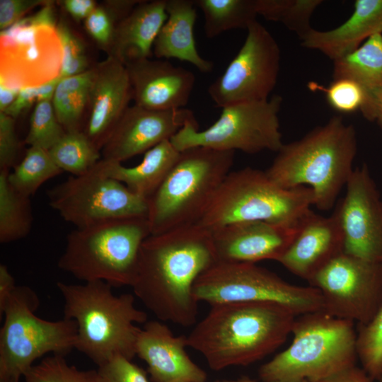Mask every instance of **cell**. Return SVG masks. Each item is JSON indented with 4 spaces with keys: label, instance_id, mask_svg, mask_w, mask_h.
I'll return each instance as SVG.
<instances>
[{
    "label": "cell",
    "instance_id": "obj_7",
    "mask_svg": "<svg viewBox=\"0 0 382 382\" xmlns=\"http://www.w3.org/2000/svg\"><path fill=\"white\" fill-rule=\"evenodd\" d=\"M234 154L204 146L180 151L170 173L148 201L151 234L197 224L231 172Z\"/></svg>",
    "mask_w": 382,
    "mask_h": 382
},
{
    "label": "cell",
    "instance_id": "obj_29",
    "mask_svg": "<svg viewBox=\"0 0 382 382\" xmlns=\"http://www.w3.org/2000/svg\"><path fill=\"white\" fill-rule=\"evenodd\" d=\"M10 171L0 170V243H8L26 237L33 216L30 197L16 191L8 181Z\"/></svg>",
    "mask_w": 382,
    "mask_h": 382
},
{
    "label": "cell",
    "instance_id": "obj_3",
    "mask_svg": "<svg viewBox=\"0 0 382 382\" xmlns=\"http://www.w3.org/2000/svg\"><path fill=\"white\" fill-rule=\"evenodd\" d=\"M357 152L354 127L334 116L300 139L284 144L265 173L284 189L311 188L313 205L328 211L335 207L354 169Z\"/></svg>",
    "mask_w": 382,
    "mask_h": 382
},
{
    "label": "cell",
    "instance_id": "obj_50",
    "mask_svg": "<svg viewBox=\"0 0 382 382\" xmlns=\"http://www.w3.org/2000/svg\"><path fill=\"white\" fill-rule=\"evenodd\" d=\"M379 380H380L381 382H382V375H381V376L380 377Z\"/></svg>",
    "mask_w": 382,
    "mask_h": 382
},
{
    "label": "cell",
    "instance_id": "obj_33",
    "mask_svg": "<svg viewBox=\"0 0 382 382\" xmlns=\"http://www.w3.org/2000/svg\"><path fill=\"white\" fill-rule=\"evenodd\" d=\"M321 0H256L257 15L278 22L301 40L311 29V17Z\"/></svg>",
    "mask_w": 382,
    "mask_h": 382
},
{
    "label": "cell",
    "instance_id": "obj_20",
    "mask_svg": "<svg viewBox=\"0 0 382 382\" xmlns=\"http://www.w3.org/2000/svg\"><path fill=\"white\" fill-rule=\"evenodd\" d=\"M93 69L89 91V117L85 133L100 150L129 107L132 92L125 65L109 55Z\"/></svg>",
    "mask_w": 382,
    "mask_h": 382
},
{
    "label": "cell",
    "instance_id": "obj_41",
    "mask_svg": "<svg viewBox=\"0 0 382 382\" xmlns=\"http://www.w3.org/2000/svg\"><path fill=\"white\" fill-rule=\"evenodd\" d=\"M118 18L104 7L97 6L84 21L88 33L100 46H111L115 33V19Z\"/></svg>",
    "mask_w": 382,
    "mask_h": 382
},
{
    "label": "cell",
    "instance_id": "obj_46",
    "mask_svg": "<svg viewBox=\"0 0 382 382\" xmlns=\"http://www.w3.org/2000/svg\"><path fill=\"white\" fill-rule=\"evenodd\" d=\"M372 381L363 369L353 365L319 382H372Z\"/></svg>",
    "mask_w": 382,
    "mask_h": 382
},
{
    "label": "cell",
    "instance_id": "obj_44",
    "mask_svg": "<svg viewBox=\"0 0 382 382\" xmlns=\"http://www.w3.org/2000/svg\"><path fill=\"white\" fill-rule=\"evenodd\" d=\"M64 8L76 21L86 20L98 6L93 0H64L60 1Z\"/></svg>",
    "mask_w": 382,
    "mask_h": 382
},
{
    "label": "cell",
    "instance_id": "obj_34",
    "mask_svg": "<svg viewBox=\"0 0 382 382\" xmlns=\"http://www.w3.org/2000/svg\"><path fill=\"white\" fill-rule=\"evenodd\" d=\"M23 378L25 382H105L98 370H79L60 354L45 357L33 365Z\"/></svg>",
    "mask_w": 382,
    "mask_h": 382
},
{
    "label": "cell",
    "instance_id": "obj_30",
    "mask_svg": "<svg viewBox=\"0 0 382 382\" xmlns=\"http://www.w3.org/2000/svg\"><path fill=\"white\" fill-rule=\"evenodd\" d=\"M93 69L61 78L52 99L58 121L66 132L80 129L79 123L88 104Z\"/></svg>",
    "mask_w": 382,
    "mask_h": 382
},
{
    "label": "cell",
    "instance_id": "obj_48",
    "mask_svg": "<svg viewBox=\"0 0 382 382\" xmlns=\"http://www.w3.org/2000/svg\"><path fill=\"white\" fill-rule=\"evenodd\" d=\"M224 382H257L254 380H252L249 378H247V377H243V378H238V379H236V380H233V381H225ZM302 382H309L308 381H303Z\"/></svg>",
    "mask_w": 382,
    "mask_h": 382
},
{
    "label": "cell",
    "instance_id": "obj_26",
    "mask_svg": "<svg viewBox=\"0 0 382 382\" xmlns=\"http://www.w3.org/2000/svg\"><path fill=\"white\" fill-rule=\"evenodd\" d=\"M332 79H349L366 95L361 111L370 121L376 120L382 99V33L369 37L352 52L333 61Z\"/></svg>",
    "mask_w": 382,
    "mask_h": 382
},
{
    "label": "cell",
    "instance_id": "obj_35",
    "mask_svg": "<svg viewBox=\"0 0 382 382\" xmlns=\"http://www.w3.org/2000/svg\"><path fill=\"white\" fill-rule=\"evenodd\" d=\"M357 352L363 369L372 380L382 375V303L369 322L359 325Z\"/></svg>",
    "mask_w": 382,
    "mask_h": 382
},
{
    "label": "cell",
    "instance_id": "obj_1",
    "mask_svg": "<svg viewBox=\"0 0 382 382\" xmlns=\"http://www.w3.org/2000/svg\"><path fill=\"white\" fill-rule=\"evenodd\" d=\"M215 262L211 231L199 224L151 234L141 246L131 287L158 320L188 327L198 315L195 283Z\"/></svg>",
    "mask_w": 382,
    "mask_h": 382
},
{
    "label": "cell",
    "instance_id": "obj_51",
    "mask_svg": "<svg viewBox=\"0 0 382 382\" xmlns=\"http://www.w3.org/2000/svg\"><path fill=\"white\" fill-rule=\"evenodd\" d=\"M216 382H219V381H216Z\"/></svg>",
    "mask_w": 382,
    "mask_h": 382
},
{
    "label": "cell",
    "instance_id": "obj_16",
    "mask_svg": "<svg viewBox=\"0 0 382 382\" xmlns=\"http://www.w3.org/2000/svg\"><path fill=\"white\" fill-rule=\"evenodd\" d=\"M333 212L342 233L343 253L382 263V199L366 164L354 169Z\"/></svg>",
    "mask_w": 382,
    "mask_h": 382
},
{
    "label": "cell",
    "instance_id": "obj_37",
    "mask_svg": "<svg viewBox=\"0 0 382 382\" xmlns=\"http://www.w3.org/2000/svg\"><path fill=\"white\" fill-rule=\"evenodd\" d=\"M308 86L311 89L324 92L329 105L340 113L361 112L366 103L364 88L349 79H334L327 87L313 82Z\"/></svg>",
    "mask_w": 382,
    "mask_h": 382
},
{
    "label": "cell",
    "instance_id": "obj_12",
    "mask_svg": "<svg viewBox=\"0 0 382 382\" xmlns=\"http://www.w3.org/2000/svg\"><path fill=\"white\" fill-rule=\"evenodd\" d=\"M282 100L274 95L267 100L226 106L207 129L199 131L198 125L187 123L170 141L178 151L204 146L247 154L277 152L284 144L279 120Z\"/></svg>",
    "mask_w": 382,
    "mask_h": 382
},
{
    "label": "cell",
    "instance_id": "obj_19",
    "mask_svg": "<svg viewBox=\"0 0 382 382\" xmlns=\"http://www.w3.org/2000/svg\"><path fill=\"white\" fill-rule=\"evenodd\" d=\"M125 66L134 104L150 110L183 108L195 83L194 74L168 60H132Z\"/></svg>",
    "mask_w": 382,
    "mask_h": 382
},
{
    "label": "cell",
    "instance_id": "obj_9",
    "mask_svg": "<svg viewBox=\"0 0 382 382\" xmlns=\"http://www.w3.org/2000/svg\"><path fill=\"white\" fill-rule=\"evenodd\" d=\"M37 294L17 286L4 309L0 330V382H19L37 359L48 353L65 356L75 349L74 320L42 319L35 314Z\"/></svg>",
    "mask_w": 382,
    "mask_h": 382
},
{
    "label": "cell",
    "instance_id": "obj_5",
    "mask_svg": "<svg viewBox=\"0 0 382 382\" xmlns=\"http://www.w3.org/2000/svg\"><path fill=\"white\" fill-rule=\"evenodd\" d=\"M291 333L290 345L260 368L262 382H319L355 365L353 322L319 311L296 316Z\"/></svg>",
    "mask_w": 382,
    "mask_h": 382
},
{
    "label": "cell",
    "instance_id": "obj_38",
    "mask_svg": "<svg viewBox=\"0 0 382 382\" xmlns=\"http://www.w3.org/2000/svg\"><path fill=\"white\" fill-rule=\"evenodd\" d=\"M57 29L63 54L60 77L72 76L88 71V58L81 40L64 21L57 23Z\"/></svg>",
    "mask_w": 382,
    "mask_h": 382
},
{
    "label": "cell",
    "instance_id": "obj_31",
    "mask_svg": "<svg viewBox=\"0 0 382 382\" xmlns=\"http://www.w3.org/2000/svg\"><path fill=\"white\" fill-rule=\"evenodd\" d=\"M48 152L56 165L71 175L87 173L102 158L100 150L80 129L66 132Z\"/></svg>",
    "mask_w": 382,
    "mask_h": 382
},
{
    "label": "cell",
    "instance_id": "obj_47",
    "mask_svg": "<svg viewBox=\"0 0 382 382\" xmlns=\"http://www.w3.org/2000/svg\"><path fill=\"white\" fill-rule=\"evenodd\" d=\"M20 90L0 85V112H4L14 102Z\"/></svg>",
    "mask_w": 382,
    "mask_h": 382
},
{
    "label": "cell",
    "instance_id": "obj_23",
    "mask_svg": "<svg viewBox=\"0 0 382 382\" xmlns=\"http://www.w3.org/2000/svg\"><path fill=\"white\" fill-rule=\"evenodd\" d=\"M376 33H382V0H357L352 14L342 25L330 30L312 28L301 41L303 47L318 50L335 61Z\"/></svg>",
    "mask_w": 382,
    "mask_h": 382
},
{
    "label": "cell",
    "instance_id": "obj_32",
    "mask_svg": "<svg viewBox=\"0 0 382 382\" xmlns=\"http://www.w3.org/2000/svg\"><path fill=\"white\" fill-rule=\"evenodd\" d=\"M62 173L47 150L30 146L22 161L8 173V181L16 191L30 198L42 184Z\"/></svg>",
    "mask_w": 382,
    "mask_h": 382
},
{
    "label": "cell",
    "instance_id": "obj_22",
    "mask_svg": "<svg viewBox=\"0 0 382 382\" xmlns=\"http://www.w3.org/2000/svg\"><path fill=\"white\" fill-rule=\"evenodd\" d=\"M342 253V233L335 213L323 216L311 209L294 241L277 262L308 282Z\"/></svg>",
    "mask_w": 382,
    "mask_h": 382
},
{
    "label": "cell",
    "instance_id": "obj_13",
    "mask_svg": "<svg viewBox=\"0 0 382 382\" xmlns=\"http://www.w3.org/2000/svg\"><path fill=\"white\" fill-rule=\"evenodd\" d=\"M47 195L51 208L76 228L115 218L147 217L148 200L106 175L99 161L87 173L50 188Z\"/></svg>",
    "mask_w": 382,
    "mask_h": 382
},
{
    "label": "cell",
    "instance_id": "obj_27",
    "mask_svg": "<svg viewBox=\"0 0 382 382\" xmlns=\"http://www.w3.org/2000/svg\"><path fill=\"white\" fill-rule=\"evenodd\" d=\"M179 154L170 141L166 140L145 152L141 163L135 166L125 167L121 163L103 158L99 164L106 175L149 201L170 173Z\"/></svg>",
    "mask_w": 382,
    "mask_h": 382
},
{
    "label": "cell",
    "instance_id": "obj_17",
    "mask_svg": "<svg viewBox=\"0 0 382 382\" xmlns=\"http://www.w3.org/2000/svg\"><path fill=\"white\" fill-rule=\"evenodd\" d=\"M198 125L187 108L150 110L129 106L101 149L102 158L121 163L170 139L186 124Z\"/></svg>",
    "mask_w": 382,
    "mask_h": 382
},
{
    "label": "cell",
    "instance_id": "obj_45",
    "mask_svg": "<svg viewBox=\"0 0 382 382\" xmlns=\"http://www.w3.org/2000/svg\"><path fill=\"white\" fill-rule=\"evenodd\" d=\"M15 279L5 265H0V316L4 309L16 287Z\"/></svg>",
    "mask_w": 382,
    "mask_h": 382
},
{
    "label": "cell",
    "instance_id": "obj_8",
    "mask_svg": "<svg viewBox=\"0 0 382 382\" xmlns=\"http://www.w3.org/2000/svg\"><path fill=\"white\" fill-rule=\"evenodd\" d=\"M312 205L311 188L284 189L265 171L246 167L227 175L197 224L209 231L238 221L292 224Z\"/></svg>",
    "mask_w": 382,
    "mask_h": 382
},
{
    "label": "cell",
    "instance_id": "obj_10",
    "mask_svg": "<svg viewBox=\"0 0 382 382\" xmlns=\"http://www.w3.org/2000/svg\"><path fill=\"white\" fill-rule=\"evenodd\" d=\"M193 294L210 306L224 303H272L300 316L323 310L320 291L289 283L255 263L215 262L197 279Z\"/></svg>",
    "mask_w": 382,
    "mask_h": 382
},
{
    "label": "cell",
    "instance_id": "obj_11",
    "mask_svg": "<svg viewBox=\"0 0 382 382\" xmlns=\"http://www.w3.org/2000/svg\"><path fill=\"white\" fill-rule=\"evenodd\" d=\"M54 2L0 33V85L21 90L60 77L62 47Z\"/></svg>",
    "mask_w": 382,
    "mask_h": 382
},
{
    "label": "cell",
    "instance_id": "obj_43",
    "mask_svg": "<svg viewBox=\"0 0 382 382\" xmlns=\"http://www.w3.org/2000/svg\"><path fill=\"white\" fill-rule=\"evenodd\" d=\"M44 0H1L0 29L5 30L24 18L26 13L37 6H42Z\"/></svg>",
    "mask_w": 382,
    "mask_h": 382
},
{
    "label": "cell",
    "instance_id": "obj_4",
    "mask_svg": "<svg viewBox=\"0 0 382 382\" xmlns=\"http://www.w3.org/2000/svg\"><path fill=\"white\" fill-rule=\"evenodd\" d=\"M64 301V318L77 326L75 349L100 366L112 357L122 355L132 360L141 330L136 324L146 323L147 314L139 309L132 294L115 295L112 286L102 281L81 284L58 282Z\"/></svg>",
    "mask_w": 382,
    "mask_h": 382
},
{
    "label": "cell",
    "instance_id": "obj_49",
    "mask_svg": "<svg viewBox=\"0 0 382 382\" xmlns=\"http://www.w3.org/2000/svg\"><path fill=\"white\" fill-rule=\"evenodd\" d=\"M376 121L378 122V125L382 127V99L381 101Z\"/></svg>",
    "mask_w": 382,
    "mask_h": 382
},
{
    "label": "cell",
    "instance_id": "obj_28",
    "mask_svg": "<svg viewBox=\"0 0 382 382\" xmlns=\"http://www.w3.org/2000/svg\"><path fill=\"white\" fill-rule=\"evenodd\" d=\"M204 17V33L214 38L233 29H246L257 16L256 0H195Z\"/></svg>",
    "mask_w": 382,
    "mask_h": 382
},
{
    "label": "cell",
    "instance_id": "obj_6",
    "mask_svg": "<svg viewBox=\"0 0 382 382\" xmlns=\"http://www.w3.org/2000/svg\"><path fill=\"white\" fill-rule=\"evenodd\" d=\"M149 235L146 216L115 218L75 228L66 236L57 265L85 282L131 286L141 246Z\"/></svg>",
    "mask_w": 382,
    "mask_h": 382
},
{
    "label": "cell",
    "instance_id": "obj_24",
    "mask_svg": "<svg viewBox=\"0 0 382 382\" xmlns=\"http://www.w3.org/2000/svg\"><path fill=\"white\" fill-rule=\"evenodd\" d=\"M166 0L141 1L115 26L111 55L125 65L151 55L154 42L167 20Z\"/></svg>",
    "mask_w": 382,
    "mask_h": 382
},
{
    "label": "cell",
    "instance_id": "obj_25",
    "mask_svg": "<svg viewBox=\"0 0 382 382\" xmlns=\"http://www.w3.org/2000/svg\"><path fill=\"white\" fill-rule=\"evenodd\" d=\"M193 0H166L167 20L154 44L158 59L175 58L187 62L200 72L209 73L214 64L197 51L194 36L197 11Z\"/></svg>",
    "mask_w": 382,
    "mask_h": 382
},
{
    "label": "cell",
    "instance_id": "obj_18",
    "mask_svg": "<svg viewBox=\"0 0 382 382\" xmlns=\"http://www.w3.org/2000/svg\"><path fill=\"white\" fill-rule=\"evenodd\" d=\"M306 215L292 224L238 221L211 231L216 262L277 261L294 241Z\"/></svg>",
    "mask_w": 382,
    "mask_h": 382
},
{
    "label": "cell",
    "instance_id": "obj_15",
    "mask_svg": "<svg viewBox=\"0 0 382 382\" xmlns=\"http://www.w3.org/2000/svg\"><path fill=\"white\" fill-rule=\"evenodd\" d=\"M280 56L272 35L257 20L253 21L237 54L223 74L209 85L211 99L221 108L267 100L277 82Z\"/></svg>",
    "mask_w": 382,
    "mask_h": 382
},
{
    "label": "cell",
    "instance_id": "obj_2",
    "mask_svg": "<svg viewBox=\"0 0 382 382\" xmlns=\"http://www.w3.org/2000/svg\"><path fill=\"white\" fill-rule=\"evenodd\" d=\"M272 303H224L211 306L187 337L212 370L247 366L279 348L291 333L296 318Z\"/></svg>",
    "mask_w": 382,
    "mask_h": 382
},
{
    "label": "cell",
    "instance_id": "obj_36",
    "mask_svg": "<svg viewBox=\"0 0 382 382\" xmlns=\"http://www.w3.org/2000/svg\"><path fill=\"white\" fill-rule=\"evenodd\" d=\"M66 131L55 115L52 100L37 102L30 118L29 130L24 140L30 146L50 150Z\"/></svg>",
    "mask_w": 382,
    "mask_h": 382
},
{
    "label": "cell",
    "instance_id": "obj_14",
    "mask_svg": "<svg viewBox=\"0 0 382 382\" xmlns=\"http://www.w3.org/2000/svg\"><path fill=\"white\" fill-rule=\"evenodd\" d=\"M308 282L320 291L323 311L358 325L369 322L382 303V263L342 253Z\"/></svg>",
    "mask_w": 382,
    "mask_h": 382
},
{
    "label": "cell",
    "instance_id": "obj_40",
    "mask_svg": "<svg viewBox=\"0 0 382 382\" xmlns=\"http://www.w3.org/2000/svg\"><path fill=\"white\" fill-rule=\"evenodd\" d=\"M20 143L16 133L15 119L0 112V170L14 168Z\"/></svg>",
    "mask_w": 382,
    "mask_h": 382
},
{
    "label": "cell",
    "instance_id": "obj_39",
    "mask_svg": "<svg viewBox=\"0 0 382 382\" xmlns=\"http://www.w3.org/2000/svg\"><path fill=\"white\" fill-rule=\"evenodd\" d=\"M98 371L105 382H150L144 369L122 355L114 356Z\"/></svg>",
    "mask_w": 382,
    "mask_h": 382
},
{
    "label": "cell",
    "instance_id": "obj_21",
    "mask_svg": "<svg viewBox=\"0 0 382 382\" xmlns=\"http://www.w3.org/2000/svg\"><path fill=\"white\" fill-rule=\"evenodd\" d=\"M187 337L175 336L163 323L147 321L139 333L136 355L148 366L153 382H205L206 372L186 352Z\"/></svg>",
    "mask_w": 382,
    "mask_h": 382
},
{
    "label": "cell",
    "instance_id": "obj_42",
    "mask_svg": "<svg viewBox=\"0 0 382 382\" xmlns=\"http://www.w3.org/2000/svg\"><path fill=\"white\" fill-rule=\"evenodd\" d=\"M60 79L58 77L40 86L21 88L14 102L4 113L16 119L32 105L42 100H52Z\"/></svg>",
    "mask_w": 382,
    "mask_h": 382
}]
</instances>
